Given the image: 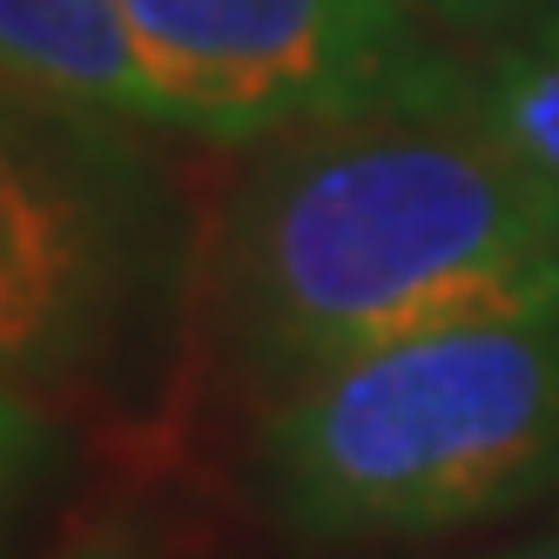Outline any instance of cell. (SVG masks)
Wrapping results in <instances>:
<instances>
[{"mask_svg": "<svg viewBox=\"0 0 559 559\" xmlns=\"http://www.w3.org/2000/svg\"><path fill=\"white\" fill-rule=\"evenodd\" d=\"M48 559H135V546L115 539V533H88V539H68V546L48 552Z\"/></svg>", "mask_w": 559, "mask_h": 559, "instance_id": "obj_7", "label": "cell"}, {"mask_svg": "<svg viewBox=\"0 0 559 559\" xmlns=\"http://www.w3.org/2000/svg\"><path fill=\"white\" fill-rule=\"evenodd\" d=\"M412 8L445 27L452 41H506V34H526L539 21L559 14V0H412Z\"/></svg>", "mask_w": 559, "mask_h": 559, "instance_id": "obj_6", "label": "cell"}, {"mask_svg": "<svg viewBox=\"0 0 559 559\" xmlns=\"http://www.w3.org/2000/svg\"><path fill=\"white\" fill-rule=\"evenodd\" d=\"M8 102L61 129L163 122L122 0H0Z\"/></svg>", "mask_w": 559, "mask_h": 559, "instance_id": "obj_4", "label": "cell"}, {"mask_svg": "<svg viewBox=\"0 0 559 559\" xmlns=\"http://www.w3.org/2000/svg\"><path fill=\"white\" fill-rule=\"evenodd\" d=\"M263 492L297 539H397L559 478V304L418 331L276 384Z\"/></svg>", "mask_w": 559, "mask_h": 559, "instance_id": "obj_2", "label": "cell"}, {"mask_svg": "<svg viewBox=\"0 0 559 559\" xmlns=\"http://www.w3.org/2000/svg\"><path fill=\"white\" fill-rule=\"evenodd\" d=\"M546 27H552V34H559V14H552V21H546Z\"/></svg>", "mask_w": 559, "mask_h": 559, "instance_id": "obj_9", "label": "cell"}, {"mask_svg": "<svg viewBox=\"0 0 559 559\" xmlns=\"http://www.w3.org/2000/svg\"><path fill=\"white\" fill-rule=\"evenodd\" d=\"M472 108L559 195V34L546 21L472 61Z\"/></svg>", "mask_w": 559, "mask_h": 559, "instance_id": "obj_5", "label": "cell"}, {"mask_svg": "<svg viewBox=\"0 0 559 559\" xmlns=\"http://www.w3.org/2000/svg\"><path fill=\"white\" fill-rule=\"evenodd\" d=\"M499 559H559V533H552V539H533V546H519V552H499Z\"/></svg>", "mask_w": 559, "mask_h": 559, "instance_id": "obj_8", "label": "cell"}, {"mask_svg": "<svg viewBox=\"0 0 559 559\" xmlns=\"http://www.w3.org/2000/svg\"><path fill=\"white\" fill-rule=\"evenodd\" d=\"M122 14L163 122L216 142L472 108V61L412 0H122Z\"/></svg>", "mask_w": 559, "mask_h": 559, "instance_id": "obj_3", "label": "cell"}, {"mask_svg": "<svg viewBox=\"0 0 559 559\" xmlns=\"http://www.w3.org/2000/svg\"><path fill=\"white\" fill-rule=\"evenodd\" d=\"M216 284L263 378L559 304V195L478 122L405 108L270 135L223 210Z\"/></svg>", "mask_w": 559, "mask_h": 559, "instance_id": "obj_1", "label": "cell"}]
</instances>
